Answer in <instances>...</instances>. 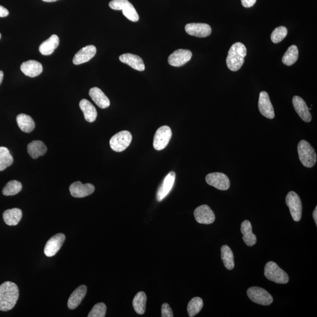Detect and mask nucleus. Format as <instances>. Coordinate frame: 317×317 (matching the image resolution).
I'll return each mask as SVG.
<instances>
[{
  "label": "nucleus",
  "instance_id": "f257e3e1",
  "mask_svg": "<svg viewBox=\"0 0 317 317\" xmlns=\"http://www.w3.org/2000/svg\"><path fill=\"white\" fill-rule=\"evenodd\" d=\"M19 297V289L15 283L6 282L0 286V310L7 312L14 308Z\"/></svg>",
  "mask_w": 317,
  "mask_h": 317
},
{
  "label": "nucleus",
  "instance_id": "f03ea898",
  "mask_svg": "<svg viewBox=\"0 0 317 317\" xmlns=\"http://www.w3.org/2000/svg\"><path fill=\"white\" fill-rule=\"evenodd\" d=\"M247 55V49L242 43L236 42L230 47L226 59L227 67L236 72L242 68L244 58Z\"/></svg>",
  "mask_w": 317,
  "mask_h": 317
},
{
  "label": "nucleus",
  "instance_id": "7ed1b4c3",
  "mask_svg": "<svg viewBox=\"0 0 317 317\" xmlns=\"http://www.w3.org/2000/svg\"><path fill=\"white\" fill-rule=\"evenodd\" d=\"M298 154L300 161L306 167L311 168L317 162V154L315 149L305 140H302L298 145Z\"/></svg>",
  "mask_w": 317,
  "mask_h": 317
},
{
  "label": "nucleus",
  "instance_id": "20e7f679",
  "mask_svg": "<svg viewBox=\"0 0 317 317\" xmlns=\"http://www.w3.org/2000/svg\"><path fill=\"white\" fill-rule=\"evenodd\" d=\"M264 276L269 280L277 284L285 285L288 283L289 281L287 273L273 262H269L266 264Z\"/></svg>",
  "mask_w": 317,
  "mask_h": 317
},
{
  "label": "nucleus",
  "instance_id": "39448f33",
  "mask_svg": "<svg viewBox=\"0 0 317 317\" xmlns=\"http://www.w3.org/2000/svg\"><path fill=\"white\" fill-rule=\"evenodd\" d=\"M109 5L115 10H122L123 14L129 20L137 22L140 19L136 9L128 0H112Z\"/></svg>",
  "mask_w": 317,
  "mask_h": 317
},
{
  "label": "nucleus",
  "instance_id": "423d86ee",
  "mask_svg": "<svg viewBox=\"0 0 317 317\" xmlns=\"http://www.w3.org/2000/svg\"><path fill=\"white\" fill-rule=\"evenodd\" d=\"M247 294L253 302L260 305L269 306L273 302L272 295L267 290L259 287H250L247 290Z\"/></svg>",
  "mask_w": 317,
  "mask_h": 317
},
{
  "label": "nucleus",
  "instance_id": "0eeeda50",
  "mask_svg": "<svg viewBox=\"0 0 317 317\" xmlns=\"http://www.w3.org/2000/svg\"><path fill=\"white\" fill-rule=\"evenodd\" d=\"M286 203L293 220L299 222L302 219L303 207L301 199L298 194L295 191H290L286 197Z\"/></svg>",
  "mask_w": 317,
  "mask_h": 317
},
{
  "label": "nucleus",
  "instance_id": "6e6552de",
  "mask_svg": "<svg viewBox=\"0 0 317 317\" xmlns=\"http://www.w3.org/2000/svg\"><path fill=\"white\" fill-rule=\"evenodd\" d=\"M132 140L130 132L123 131L118 132L111 139L110 144L112 150L121 153L130 146Z\"/></svg>",
  "mask_w": 317,
  "mask_h": 317
},
{
  "label": "nucleus",
  "instance_id": "1a4fd4ad",
  "mask_svg": "<svg viewBox=\"0 0 317 317\" xmlns=\"http://www.w3.org/2000/svg\"><path fill=\"white\" fill-rule=\"evenodd\" d=\"M171 136H172V132L170 127L164 125L158 128L154 138V147L155 150L157 151L164 150L169 143Z\"/></svg>",
  "mask_w": 317,
  "mask_h": 317
},
{
  "label": "nucleus",
  "instance_id": "9d476101",
  "mask_svg": "<svg viewBox=\"0 0 317 317\" xmlns=\"http://www.w3.org/2000/svg\"><path fill=\"white\" fill-rule=\"evenodd\" d=\"M206 181L210 186L220 190H227L230 186L229 177L223 173L214 172L208 174L206 177Z\"/></svg>",
  "mask_w": 317,
  "mask_h": 317
},
{
  "label": "nucleus",
  "instance_id": "9b49d317",
  "mask_svg": "<svg viewBox=\"0 0 317 317\" xmlns=\"http://www.w3.org/2000/svg\"><path fill=\"white\" fill-rule=\"evenodd\" d=\"M65 240L64 234L58 233L53 236L48 240L44 247V253L46 256H54L60 250Z\"/></svg>",
  "mask_w": 317,
  "mask_h": 317
},
{
  "label": "nucleus",
  "instance_id": "f8f14e48",
  "mask_svg": "<svg viewBox=\"0 0 317 317\" xmlns=\"http://www.w3.org/2000/svg\"><path fill=\"white\" fill-rule=\"evenodd\" d=\"M194 216L197 223L203 224L213 223L216 219L213 210L206 204L197 207L194 211Z\"/></svg>",
  "mask_w": 317,
  "mask_h": 317
},
{
  "label": "nucleus",
  "instance_id": "ddd939ff",
  "mask_svg": "<svg viewBox=\"0 0 317 317\" xmlns=\"http://www.w3.org/2000/svg\"><path fill=\"white\" fill-rule=\"evenodd\" d=\"M258 107L260 113L263 116L270 119V120H273V119L275 118V110H274L269 95L267 92L262 91L260 92Z\"/></svg>",
  "mask_w": 317,
  "mask_h": 317
},
{
  "label": "nucleus",
  "instance_id": "4468645a",
  "mask_svg": "<svg viewBox=\"0 0 317 317\" xmlns=\"http://www.w3.org/2000/svg\"><path fill=\"white\" fill-rule=\"evenodd\" d=\"M192 57V53L188 49H179L170 54L168 62L173 67H180L186 64Z\"/></svg>",
  "mask_w": 317,
  "mask_h": 317
},
{
  "label": "nucleus",
  "instance_id": "2eb2a0df",
  "mask_svg": "<svg viewBox=\"0 0 317 317\" xmlns=\"http://www.w3.org/2000/svg\"><path fill=\"white\" fill-rule=\"evenodd\" d=\"M185 31L190 35L204 38L211 34V28L203 23H190L185 26Z\"/></svg>",
  "mask_w": 317,
  "mask_h": 317
},
{
  "label": "nucleus",
  "instance_id": "dca6fc26",
  "mask_svg": "<svg viewBox=\"0 0 317 317\" xmlns=\"http://www.w3.org/2000/svg\"><path fill=\"white\" fill-rule=\"evenodd\" d=\"M69 191L72 196L77 198H82L91 195L94 192L95 187L91 183L82 184L78 181L71 184L69 187Z\"/></svg>",
  "mask_w": 317,
  "mask_h": 317
},
{
  "label": "nucleus",
  "instance_id": "f3484780",
  "mask_svg": "<svg viewBox=\"0 0 317 317\" xmlns=\"http://www.w3.org/2000/svg\"><path fill=\"white\" fill-rule=\"evenodd\" d=\"M175 178H176V174L174 171H171L167 175L163 181L162 183L158 187L157 193V199L158 201H161L170 193L172 189Z\"/></svg>",
  "mask_w": 317,
  "mask_h": 317
},
{
  "label": "nucleus",
  "instance_id": "a211bd4d",
  "mask_svg": "<svg viewBox=\"0 0 317 317\" xmlns=\"http://www.w3.org/2000/svg\"><path fill=\"white\" fill-rule=\"evenodd\" d=\"M293 107L299 117L306 122L312 121V117L305 100L299 96H295L293 98Z\"/></svg>",
  "mask_w": 317,
  "mask_h": 317
},
{
  "label": "nucleus",
  "instance_id": "6ab92c4d",
  "mask_svg": "<svg viewBox=\"0 0 317 317\" xmlns=\"http://www.w3.org/2000/svg\"><path fill=\"white\" fill-rule=\"evenodd\" d=\"M97 53V48L94 45H88L82 48L76 54L73 58V63L75 65H80L85 63L94 57Z\"/></svg>",
  "mask_w": 317,
  "mask_h": 317
},
{
  "label": "nucleus",
  "instance_id": "aec40b11",
  "mask_svg": "<svg viewBox=\"0 0 317 317\" xmlns=\"http://www.w3.org/2000/svg\"><path fill=\"white\" fill-rule=\"evenodd\" d=\"M20 69L26 76L34 78L40 75L43 71V67L40 62L34 60H29L23 62Z\"/></svg>",
  "mask_w": 317,
  "mask_h": 317
},
{
  "label": "nucleus",
  "instance_id": "412c9836",
  "mask_svg": "<svg viewBox=\"0 0 317 317\" xmlns=\"http://www.w3.org/2000/svg\"><path fill=\"white\" fill-rule=\"evenodd\" d=\"M87 293V287L82 285L78 287L71 294L68 301V307L70 310H74L80 305Z\"/></svg>",
  "mask_w": 317,
  "mask_h": 317
},
{
  "label": "nucleus",
  "instance_id": "4be33fe9",
  "mask_svg": "<svg viewBox=\"0 0 317 317\" xmlns=\"http://www.w3.org/2000/svg\"><path fill=\"white\" fill-rule=\"evenodd\" d=\"M120 60L136 70L140 71L145 70V66L143 59L137 55L130 54V53L122 54L120 57Z\"/></svg>",
  "mask_w": 317,
  "mask_h": 317
},
{
  "label": "nucleus",
  "instance_id": "5701e85b",
  "mask_svg": "<svg viewBox=\"0 0 317 317\" xmlns=\"http://www.w3.org/2000/svg\"><path fill=\"white\" fill-rule=\"evenodd\" d=\"M241 232L243 234V240L247 246L255 245L257 237L253 233L252 224L249 220H244L241 224Z\"/></svg>",
  "mask_w": 317,
  "mask_h": 317
},
{
  "label": "nucleus",
  "instance_id": "b1692460",
  "mask_svg": "<svg viewBox=\"0 0 317 317\" xmlns=\"http://www.w3.org/2000/svg\"><path fill=\"white\" fill-rule=\"evenodd\" d=\"M91 99L101 109H105L110 107V101L100 88L94 87L89 92Z\"/></svg>",
  "mask_w": 317,
  "mask_h": 317
},
{
  "label": "nucleus",
  "instance_id": "393cba45",
  "mask_svg": "<svg viewBox=\"0 0 317 317\" xmlns=\"http://www.w3.org/2000/svg\"><path fill=\"white\" fill-rule=\"evenodd\" d=\"M59 39L57 35L51 36L47 40L42 43L39 46V51L44 55H49L54 52L55 49L58 47Z\"/></svg>",
  "mask_w": 317,
  "mask_h": 317
},
{
  "label": "nucleus",
  "instance_id": "a878e982",
  "mask_svg": "<svg viewBox=\"0 0 317 317\" xmlns=\"http://www.w3.org/2000/svg\"><path fill=\"white\" fill-rule=\"evenodd\" d=\"M79 107L83 112L85 120L88 122H94L97 118V111L94 106L85 99L79 102Z\"/></svg>",
  "mask_w": 317,
  "mask_h": 317
},
{
  "label": "nucleus",
  "instance_id": "bb28decb",
  "mask_svg": "<svg viewBox=\"0 0 317 317\" xmlns=\"http://www.w3.org/2000/svg\"><path fill=\"white\" fill-rule=\"evenodd\" d=\"M22 212L18 208L6 210L3 213V219L8 226H16L22 219Z\"/></svg>",
  "mask_w": 317,
  "mask_h": 317
},
{
  "label": "nucleus",
  "instance_id": "cd10ccee",
  "mask_svg": "<svg viewBox=\"0 0 317 317\" xmlns=\"http://www.w3.org/2000/svg\"><path fill=\"white\" fill-rule=\"evenodd\" d=\"M47 148L41 141H34L29 144L27 147L28 153L32 158H37L47 153Z\"/></svg>",
  "mask_w": 317,
  "mask_h": 317
},
{
  "label": "nucleus",
  "instance_id": "c85d7f7f",
  "mask_svg": "<svg viewBox=\"0 0 317 317\" xmlns=\"http://www.w3.org/2000/svg\"><path fill=\"white\" fill-rule=\"evenodd\" d=\"M16 122L20 130L25 133H30L35 127L33 119L29 115L24 114H19L16 117Z\"/></svg>",
  "mask_w": 317,
  "mask_h": 317
},
{
  "label": "nucleus",
  "instance_id": "c756f323",
  "mask_svg": "<svg viewBox=\"0 0 317 317\" xmlns=\"http://www.w3.org/2000/svg\"><path fill=\"white\" fill-rule=\"evenodd\" d=\"M147 297L144 292L138 293L132 302L134 309L138 315H143L146 310Z\"/></svg>",
  "mask_w": 317,
  "mask_h": 317
},
{
  "label": "nucleus",
  "instance_id": "7c9ffc66",
  "mask_svg": "<svg viewBox=\"0 0 317 317\" xmlns=\"http://www.w3.org/2000/svg\"><path fill=\"white\" fill-rule=\"evenodd\" d=\"M221 258H222L224 267L227 270H232L234 269V254L232 249L227 245H224L221 248Z\"/></svg>",
  "mask_w": 317,
  "mask_h": 317
},
{
  "label": "nucleus",
  "instance_id": "2f4dec72",
  "mask_svg": "<svg viewBox=\"0 0 317 317\" xmlns=\"http://www.w3.org/2000/svg\"><path fill=\"white\" fill-rule=\"evenodd\" d=\"M299 58V49L296 45H293L287 49L282 58L283 63L287 66L295 64Z\"/></svg>",
  "mask_w": 317,
  "mask_h": 317
},
{
  "label": "nucleus",
  "instance_id": "473e14b6",
  "mask_svg": "<svg viewBox=\"0 0 317 317\" xmlns=\"http://www.w3.org/2000/svg\"><path fill=\"white\" fill-rule=\"evenodd\" d=\"M203 307V301L200 297H194L191 299L187 305L188 315L190 317H193L197 315Z\"/></svg>",
  "mask_w": 317,
  "mask_h": 317
},
{
  "label": "nucleus",
  "instance_id": "72a5a7b5",
  "mask_svg": "<svg viewBox=\"0 0 317 317\" xmlns=\"http://www.w3.org/2000/svg\"><path fill=\"white\" fill-rule=\"evenodd\" d=\"M13 163V158L7 148L0 147V171L4 170Z\"/></svg>",
  "mask_w": 317,
  "mask_h": 317
},
{
  "label": "nucleus",
  "instance_id": "f704fd0d",
  "mask_svg": "<svg viewBox=\"0 0 317 317\" xmlns=\"http://www.w3.org/2000/svg\"><path fill=\"white\" fill-rule=\"evenodd\" d=\"M22 189V184L19 181L11 180L6 183L2 190V194L4 196H14L20 192Z\"/></svg>",
  "mask_w": 317,
  "mask_h": 317
},
{
  "label": "nucleus",
  "instance_id": "c9c22d12",
  "mask_svg": "<svg viewBox=\"0 0 317 317\" xmlns=\"http://www.w3.org/2000/svg\"><path fill=\"white\" fill-rule=\"evenodd\" d=\"M287 34H288V30H287V28L285 26H281L276 28L273 31L272 35H271V39H272L273 42L277 44V43L282 41L286 37Z\"/></svg>",
  "mask_w": 317,
  "mask_h": 317
},
{
  "label": "nucleus",
  "instance_id": "e433bc0d",
  "mask_svg": "<svg viewBox=\"0 0 317 317\" xmlns=\"http://www.w3.org/2000/svg\"><path fill=\"white\" fill-rule=\"evenodd\" d=\"M107 313V306L104 303L95 305L88 316V317H104Z\"/></svg>",
  "mask_w": 317,
  "mask_h": 317
},
{
  "label": "nucleus",
  "instance_id": "4c0bfd02",
  "mask_svg": "<svg viewBox=\"0 0 317 317\" xmlns=\"http://www.w3.org/2000/svg\"><path fill=\"white\" fill-rule=\"evenodd\" d=\"M161 317H173V313L172 310L167 303H163L161 306Z\"/></svg>",
  "mask_w": 317,
  "mask_h": 317
},
{
  "label": "nucleus",
  "instance_id": "58836bf2",
  "mask_svg": "<svg viewBox=\"0 0 317 317\" xmlns=\"http://www.w3.org/2000/svg\"><path fill=\"white\" fill-rule=\"evenodd\" d=\"M256 1L257 0H241L243 6L246 8L252 7L256 4Z\"/></svg>",
  "mask_w": 317,
  "mask_h": 317
},
{
  "label": "nucleus",
  "instance_id": "ea45409f",
  "mask_svg": "<svg viewBox=\"0 0 317 317\" xmlns=\"http://www.w3.org/2000/svg\"><path fill=\"white\" fill-rule=\"evenodd\" d=\"M9 14V11L7 9L4 7L2 5H0V17H5Z\"/></svg>",
  "mask_w": 317,
  "mask_h": 317
},
{
  "label": "nucleus",
  "instance_id": "a19ab883",
  "mask_svg": "<svg viewBox=\"0 0 317 317\" xmlns=\"http://www.w3.org/2000/svg\"><path fill=\"white\" fill-rule=\"evenodd\" d=\"M313 218L314 220H315L316 225H317V207L316 206V209L313 211Z\"/></svg>",
  "mask_w": 317,
  "mask_h": 317
},
{
  "label": "nucleus",
  "instance_id": "79ce46f5",
  "mask_svg": "<svg viewBox=\"0 0 317 317\" xmlns=\"http://www.w3.org/2000/svg\"><path fill=\"white\" fill-rule=\"evenodd\" d=\"M3 77H4V73H3L2 71H0V85L2 83Z\"/></svg>",
  "mask_w": 317,
  "mask_h": 317
},
{
  "label": "nucleus",
  "instance_id": "37998d69",
  "mask_svg": "<svg viewBox=\"0 0 317 317\" xmlns=\"http://www.w3.org/2000/svg\"><path fill=\"white\" fill-rule=\"evenodd\" d=\"M42 1L44 2H51L58 1V0H42Z\"/></svg>",
  "mask_w": 317,
  "mask_h": 317
},
{
  "label": "nucleus",
  "instance_id": "c03bdc74",
  "mask_svg": "<svg viewBox=\"0 0 317 317\" xmlns=\"http://www.w3.org/2000/svg\"><path fill=\"white\" fill-rule=\"evenodd\" d=\"M1 33H0V39H1Z\"/></svg>",
  "mask_w": 317,
  "mask_h": 317
}]
</instances>
